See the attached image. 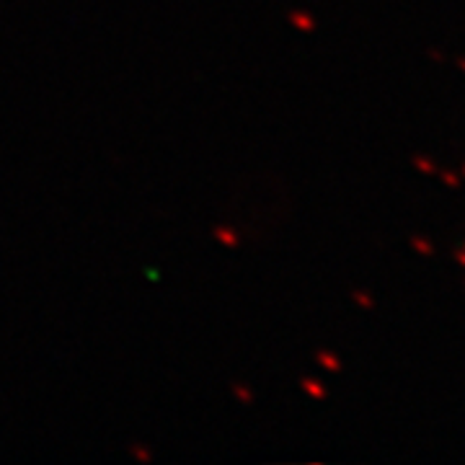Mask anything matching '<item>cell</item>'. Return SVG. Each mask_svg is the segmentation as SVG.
Here are the masks:
<instances>
[{
  "instance_id": "cell-5",
  "label": "cell",
  "mask_w": 465,
  "mask_h": 465,
  "mask_svg": "<svg viewBox=\"0 0 465 465\" xmlns=\"http://www.w3.org/2000/svg\"><path fill=\"white\" fill-rule=\"evenodd\" d=\"M460 67H463V70H465V63H463V60H460Z\"/></svg>"
},
{
  "instance_id": "cell-3",
  "label": "cell",
  "mask_w": 465,
  "mask_h": 465,
  "mask_svg": "<svg viewBox=\"0 0 465 465\" xmlns=\"http://www.w3.org/2000/svg\"><path fill=\"white\" fill-rule=\"evenodd\" d=\"M416 166H419V168H424V171H430V173H432V171H434L432 163H427V161H416Z\"/></svg>"
},
{
  "instance_id": "cell-2",
  "label": "cell",
  "mask_w": 465,
  "mask_h": 465,
  "mask_svg": "<svg viewBox=\"0 0 465 465\" xmlns=\"http://www.w3.org/2000/svg\"><path fill=\"white\" fill-rule=\"evenodd\" d=\"M445 182H448L450 186H458V182H460V179H458L455 173H445Z\"/></svg>"
},
{
  "instance_id": "cell-4",
  "label": "cell",
  "mask_w": 465,
  "mask_h": 465,
  "mask_svg": "<svg viewBox=\"0 0 465 465\" xmlns=\"http://www.w3.org/2000/svg\"><path fill=\"white\" fill-rule=\"evenodd\" d=\"M458 262H460V264L465 266V253H458Z\"/></svg>"
},
{
  "instance_id": "cell-1",
  "label": "cell",
  "mask_w": 465,
  "mask_h": 465,
  "mask_svg": "<svg viewBox=\"0 0 465 465\" xmlns=\"http://www.w3.org/2000/svg\"><path fill=\"white\" fill-rule=\"evenodd\" d=\"M414 246L419 251H424V253H432V246H430V243H424V241H419V238H414Z\"/></svg>"
}]
</instances>
